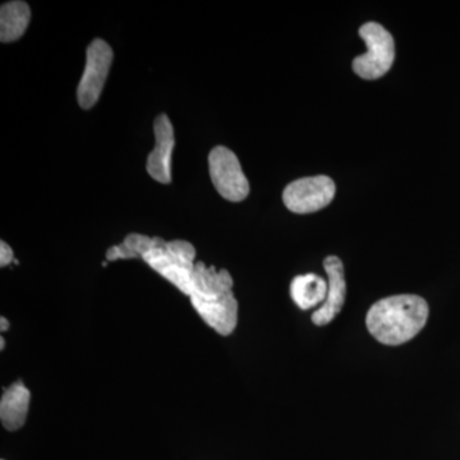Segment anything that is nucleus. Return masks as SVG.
I'll list each match as a JSON object with an SVG mask.
<instances>
[{
  "instance_id": "f257e3e1",
  "label": "nucleus",
  "mask_w": 460,
  "mask_h": 460,
  "mask_svg": "<svg viewBox=\"0 0 460 460\" xmlns=\"http://www.w3.org/2000/svg\"><path fill=\"white\" fill-rule=\"evenodd\" d=\"M190 304L199 317L217 334L234 332L238 323V302L233 293V278L228 270L196 262L190 293Z\"/></svg>"
},
{
  "instance_id": "f03ea898",
  "label": "nucleus",
  "mask_w": 460,
  "mask_h": 460,
  "mask_svg": "<svg viewBox=\"0 0 460 460\" xmlns=\"http://www.w3.org/2000/svg\"><path fill=\"white\" fill-rule=\"evenodd\" d=\"M428 319L429 305L422 296L399 295L380 299L372 305L366 325L380 343L401 345L416 337Z\"/></svg>"
},
{
  "instance_id": "7ed1b4c3",
  "label": "nucleus",
  "mask_w": 460,
  "mask_h": 460,
  "mask_svg": "<svg viewBox=\"0 0 460 460\" xmlns=\"http://www.w3.org/2000/svg\"><path fill=\"white\" fill-rule=\"evenodd\" d=\"M195 259L196 250L193 244L181 239H175L165 242L163 246L154 248L142 260L157 274L178 288L183 295L190 296Z\"/></svg>"
},
{
  "instance_id": "20e7f679",
  "label": "nucleus",
  "mask_w": 460,
  "mask_h": 460,
  "mask_svg": "<svg viewBox=\"0 0 460 460\" xmlns=\"http://www.w3.org/2000/svg\"><path fill=\"white\" fill-rule=\"evenodd\" d=\"M367 51L353 60L354 74L363 80H378L385 75L395 59V42L392 33L380 23L368 22L359 29Z\"/></svg>"
},
{
  "instance_id": "39448f33",
  "label": "nucleus",
  "mask_w": 460,
  "mask_h": 460,
  "mask_svg": "<svg viewBox=\"0 0 460 460\" xmlns=\"http://www.w3.org/2000/svg\"><path fill=\"white\" fill-rule=\"evenodd\" d=\"M337 193L334 181L326 175L299 178L288 184L283 192L284 205L295 214H311L332 204Z\"/></svg>"
},
{
  "instance_id": "423d86ee",
  "label": "nucleus",
  "mask_w": 460,
  "mask_h": 460,
  "mask_svg": "<svg viewBox=\"0 0 460 460\" xmlns=\"http://www.w3.org/2000/svg\"><path fill=\"white\" fill-rule=\"evenodd\" d=\"M208 171L215 189L232 202H241L250 193V183L237 155L229 148L217 146L208 155Z\"/></svg>"
},
{
  "instance_id": "0eeeda50",
  "label": "nucleus",
  "mask_w": 460,
  "mask_h": 460,
  "mask_svg": "<svg viewBox=\"0 0 460 460\" xmlns=\"http://www.w3.org/2000/svg\"><path fill=\"white\" fill-rule=\"evenodd\" d=\"M113 50L102 39H96L87 48L86 66L77 90L78 102L84 111H89L98 102L113 63Z\"/></svg>"
},
{
  "instance_id": "6e6552de",
  "label": "nucleus",
  "mask_w": 460,
  "mask_h": 460,
  "mask_svg": "<svg viewBox=\"0 0 460 460\" xmlns=\"http://www.w3.org/2000/svg\"><path fill=\"white\" fill-rule=\"evenodd\" d=\"M156 144L147 157V172L159 183L172 181V154L174 148V129L165 114L159 115L154 124Z\"/></svg>"
},
{
  "instance_id": "1a4fd4ad",
  "label": "nucleus",
  "mask_w": 460,
  "mask_h": 460,
  "mask_svg": "<svg viewBox=\"0 0 460 460\" xmlns=\"http://www.w3.org/2000/svg\"><path fill=\"white\" fill-rule=\"evenodd\" d=\"M323 269L328 275V296L325 302L313 314L314 323L317 326H325L332 323L338 314L341 313L345 302V283L344 266L338 256H328L323 260Z\"/></svg>"
},
{
  "instance_id": "9d476101",
  "label": "nucleus",
  "mask_w": 460,
  "mask_h": 460,
  "mask_svg": "<svg viewBox=\"0 0 460 460\" xmlns=\"http://www.w3.org/2000/svg\"><path fill=\"white\" fill-rule=\"evenodd\" d=\"M30 398V390L23 385L22 381H17L4 389L0 401V420L8 431H17L25 425Z\"/></svg>"
},
{
  "instance_id": "9b49d317",
  "label": "nucleus",
  "mask_w": 460,
  "mask_h": 460,
  "mask_svg": "<svg viewBox=\"0 0 460 460\" xmlns=\"http://www.w3.org/2000/svg\"><path fill=\"white\" fill-rule=\"evenodd\" d=\"M328 281L323 280L319 275H298L290 283V296L301 310L307 311L323 305L328 296Z\"/></svg>"
},
{
  "instance_id": "f8f14e48",
  "label": "nucleus",
  "mask_w": 460,
  "mask_h": 460,
  "mask_svg": "<svg viewBox=\"0 0 460 460\" xmlns=\"http://www.w3.org/2000/svg\"><path fill=\"white\" fill-rule=\"evenodd\" d=\"M31 11L25 2L4 3L0 8V40L16 41L29 27Z\"/></svg>"
},
{
  "instance_id": "ddd939ff",
  "label": "nucleus",
  "mask_w": 460,
  "mask_h": 460,
  "mask_svg": "<svg viewBox=\"0 0 460 460\" xmlns=\"http://www.w3.org/2000/svg\"><path fill=\"white\" fill-rule=\"evenodd\" d=\"M166 241L159 237H148V235L132 233L124 238L122 243L109 248L107 251L108 261L124 259H144L147 252L154 248L163 246Z\"/></svg>"
},
{
  "instance_id": "4468645a",
  "label": "nucleus",
  "mask_w": 460,
  "mask_h": 460,
  "mask_svg": "<svg viewBox=\"0 0 460 460\" xmlns=\"http://www.w3.org/2000/svg\"><path fill=\"white\" fill-rule=\"evenodd\" d=\"M14 262L13 251L4 241L0 242V266L5 268L9 263Z\"/></svg>"
},
{
  "instance_id": "2eb2a0df",
  "label": "nucleus",
  "mask_w": 460,
  "mask_h": 460,
  "mask_svg": "<svg viewBox=\"0 0 460 460\" xmlns=\"http://www.w3.org/2000/svg\"><path fill=\"white\" fill-rule=\"evenodd\" d=\"M9 330V321L4 316L0 317V332H4Z\"/></svg>"
},
{
  "instance_id": "dca6fc26",
  "label": "nucleus",
  "mask_w": 460,
  "mask_h": 460,
  "mask_svg": "<svg viewBox=\"0 0 460 460\" xmlns=\"http://www.w3.org/2000/svg\"><path fill=\"white\" fill-rule=\"evenodd\" d=\"M4 347H5V341H4V338H0V350H3L4 349Z\"/></svg>"
}]
</instances>
